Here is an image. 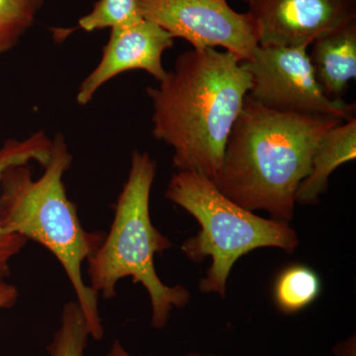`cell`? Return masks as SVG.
Wrapping results in <instances>:
<instances>
[{"mask_svg": "<svg viewBox=\"0 0 356 356\" xmlns=\"http://www.w3.org/2000/svg\"><path fill=\"white\" fill-rule=\"evenodd\" d=\"M46 0H0V56L13 51L31 29Z\"/></svg>", "mask_w": 356, "mask_h": 356, "instance_id": "obj_14", "label": "cell"}, {"mask_svg": "<svg viewBox=\"0 0 356 356\" xmlns=\"http://www.w3.org/2000/svg\"><path fill=\"white\" fill-rule=\"evenodd\" d=\"M156 175V163L149 154L133 152L127 181L114 206L108 233L88 257L90 286L103 298L113 299L119 281L132 278L146 288L151 299L152 325L163 329L175 308H184L191 293L182 285L168 286L154 267V257L172 243L154 226L149 197Z\"/></svg>", "mask_w": 356, "mask_h": 356, "instance_id": "obj_4", "label": "cell"}, {"mask_svg": "<svg viewBox=\"0 0 356 356\" xmlns=\"http://www.w3.org/2000/svg\"><path fill=\"white\" fill-rule=\"evenodd\" d=\"M309 56L314 74L325 95L343 100L356 76V20L314 40Z\"/></svg>", "mask_w": 356, "mask_h": 356, "instance_id": "obj_10", "label": "cell"}, {"mask_svg": "<svg viewBox=\"0 0 356 356\" xmlns=\"http://www.w3.org/2000/svg\"><path fill=\"white\" fill-rule=\"evenodd\" d=\"M257 26L259 46H310L356 20V0H243Z\"/></svg>", "mask_w": 356, "mask_h": 356, "instance_id": "obj_8", "label": "cell"}, {"mask_svg": "<svg viewBox=\"0 0 356 356\" xmlns=\"http://www.w3.org/2000/svg\"><path fill=\"white\" fill-rule=\"evenodd\" d=\"M250 86V72L235 55L208 48L184 51L156 88H147L152 133L172 147L173 168L217 179Z\"/></svg>", "mask_w": 356, "mask_h": 356, "instance_id": "obj_1", "label": "cell"}, {"mask_svg": "<svg viewBox=\"0 0 356 356\" xmlns=\"http://www.w3.org/2000/svg\"><path fill=\"white\" fill-rule=\"evenodd\" d=\"M308 47H257L252 57L243 62L252 77L248 95L276 111L343 121L355 118V104L332 100L321 88L307 54Z\"/></svg>", "mask_w": 356, "mask_h": 356, "instance_id": "obj_6", "label": "cell"}, {"mask_svg": "<svg viewBox=\"0 0 356 356\" xmlns=\"http://www.w3.org/2000/svg\"><path fill=\"white\" fill-rule=\"evenodd\" d=\"M143 19L137 0H98L92 10L79 20L76 28L93 32L105 28L127 27Z\"/></svg>", "mask_w": 356, "mask_h": 356, "instance_id": "obj_16", "label": "cell"}, {"mask_svg": "<svg viewBox=\"0 0 356 356\" xmlns=\"http://www.w3.org/2000/svg\"><path fill=\"white\" fill-rule=\"evenodd\" d=\"M343 122L276 111L247 95L214 184L245 209L266 211L274 220L290 222L297 189L310 172L318 142Z\"/></svg>", "mask_w": 356, "mask_h": 356, "instance_id": "obj_2", "label": "cell"}, {"mask_svg": "<svg viewBox=\"0 0 356 356\" xmlns=\"http://www.w3.org/2000/svg\"><path fill=\"white\" fill-rule=\"evenodd\" d=\"M137 4L144 19L175 39L186 40L193 49L221 47L243 63L259 47L252 16L236 13L227 0H137Z\"/></svg>", "mask_w": 356, "mask_h": 356, "instance_id": "obj_7", "label": "cell"}, {"mask_svg": "<svg viewBox=\"0 0 356 356\" xmlns=\"http://www.w3.org/2000/svg\"><path fill=\"white\" fill-rule=\"evenodd\" d=\"M51 139L44 131L32 134L24 140L8 139L0 147V178L7 168L29 165L36 161L47 165L51 156ZM28 241L16 234L7 233L0 225V276L10 275V261L20 254Z\"/></svg>", "mask_w": 356, "mask_h": 356, "instance_id": "obj_12", "label": "cell"}, {"mask_svg": "<svg viewBox=\"0 0 356 356\" xmlns=\"http://www.w3.org/2000/svg\"><path fill=\"white\" fill-rule=\"evenodd\" d=\"M19 298V291L15 285L7 282L6 278L0 276V310L11 309Z\"/></svg>", "mask_w": 356, "mask_h": 356, "instance_id": "obj_17", "label": "cell"}, {"mask_svg": "<svg viewBox=\"0 0 356 356\" xmlns=\"http://www.w3.org/2000/svg\"><path fill=\"white\" fill-rule=\"evenodd\" d=\"M356 159V119L344 121L325 134L312 159L311 170L295 195V203L315 205L329 186V177L339 165Z\"/></svg>", "mask_w": 356, "mask_h": 356, "instance_id": "obj_11", "label": "cell"}, {"mask_svg": "<svg viewBox=\"0 0 356 356\" xmlns=\"http://www.w3.org/2000/svg\"><path fill=\"white\" fill-rule=\"evenodd\" d=\"M321 291L322 282L314 269L304 264H293L276 278L273 298L281 312L295 314L314 303Z\"/></svg>", "mask_w": 356, "mask_h": 356, "instance_id": "obj_13", "label": "cell"}, {"mask_svg": "<svg viewBox=\"0 0 356 356\" xmlns=\"http://www.w3.org/2000/svg\"><path fill=\"white\" fill-rule=\"evenodd\" d=\"M104 356H147V355H134L132 353H129L125 348H124L123 344L120 343L119 341H115L113 343H112L111 348L108 353H106ZM186 356H216V355H198V353H191V355H187Z\"/></svg>", "mask_w": 356, "mask_h": 356, "instance_id": "obj_18", "label": "cell"}, {"mask_svg": "<svg viewBox=\"0 0 356 356\" xmlns=\"http://www.w3.org/2000/svg\"><path fill=\"white\" fill-rule=\"evenodd\" d=\"M165 198L200 225L197 235L185 241L181 250L196 264L212 259L199 284L201 292L226 296L232 268L252 250L276 248L292 254L298 248V236L288 222L257 216L225 196L212 180L196 170L175 173Z\"/></svg>", "mask_w": 356, "mask_h": 356, "instance_id": "obj_5", "label": "cell"}, {"mask_svg": "<svg viewBox=\"0 0 356 356\" xmlns=\"http://www.w3.org/2000/svg\"><path fill=\"white\" fill-rule=\"evenodd\" d=\"M172 34L152 21L143 19L127 27L112 28L102 60L79 86L76 102L88 104L103 84L130 70H145L159 81L165 77L163 53L172 49Z\"/></svg>", "mask_w": 356, "mask_h": 356, "instance_id": "obj_9", "label": "cell"}, {"mask_svg": "<svg viewBox=\"0 0 356 356\" xmlns=\"http://www.w3.org/2000/svg\"><path fill=\"white\" fill-rule=\"evenodd\" d=\"M88 337L83 312L76 301H70L63 308L60 327L47 351L50 356H84Z\"/></svg>", "mask_w": 356, "mask_h": 356, "instance_id": "obj_15", "label": "cell"}, {"mask_svg": "<svg viewBox=\"0 0 356 356\" xmlns=\"http://www.w3.org/2000/svg\"><path fill=\"white\" fill-rule=\"evenodd\" d=\"M72 161L67 140L57 133L51 139L50 159L38 179H33L29 165L7 168L0 178V225L7 233L34 241L55 255L76 293L89 336L102 341L105 332L99 295L86 284L81 267L102 245L105 233L86 231L77 206L67 197L64 177Z\"/></svg>", "mask_w": 356, "mask_h": 356, "instance_id": "obj_3", "label": "cell"}]
</instances>
